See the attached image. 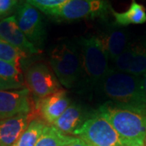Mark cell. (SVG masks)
Masks as SVG:
<instances>
[{
    "label": "cell",
    "mask_w": 146,
    "mask_h": 146,
    "mask_svg": "<svg viewBox=\"0 0 146 146\" xmlns=\"http://www.w3.org/2000/svg\"><path fill=\"white\" fill-rule=\"evenodd\" d=\"M25 81L21 68L0 60V90L25 89Z\"/></svg>",
    "instance_id": "15"
},
{
    "label": "cell",
    "mask_w": 146,
    "mask_h": 146,
    "mask_svg": "<svg viewBox=\"0 0 146 146\" xmlns=\"http://www.w3.org/2000/svg\"><path fill=\"white\" fill-rule=\"evenodd\" d=\"M127 73L143 76L146 73V40L138 42L137 50Z\"/></svg>",
    "instance_id": "21"
},
{
    "label": "cell",
    "mask_w": 146,
    "mask_h": 146,
    "mask_svg": "<svg viewBox=\"0 0 146 146\" xmlns=\"http://www.w3.org/2000/svg\"><path fill=\"white\" fill-rule=\"evenodd\" d=\"M111 14L115 17V24L119 26H126L128 25H139L146 22V11L145 7L132 0L130 7L123 12H116L114 9Z\"/></svg>",
    "instance_id": "16"
},
{
    "label": "cell",
    "mask_w": 146,
    "mask_h": 146,
    "mask_svg": "<svg viewBox=\"0 0 146 146\" xmlns=\"http://www.w3.org/2000/svg\"><path fill=\"white\" fill-rule=\"evenodd\" d=\"M75 139L76 137L62 133L54 126L47 125L43 129L35 146H66Z\"/></svg>",
    "instance_id": "17"
},
{
    "label": "cell",
    "mask_w": 146,
    "mask_h": 146,
    "mask_svg": "<svg viewBox=\"0 0 146 146\" xmlns=\"http://www.w3.org/2000/svg\"><path fill=\"white\" fill-rule=\"evenodd\" d=\"M25 81L33 100L45 98L61 89L54 72L43 63L33 64L28 68Z\"/></svg>",
    "instance_id": "8"
},
{
    "label": "cell",
    "mask_w": 146,
    "mask_h": 146,
    "mask_svg": "<svg viewBox=\"0 0 146 146\" xmlns=\"http://www.w3.org/2000/svg\"><path fill=\"white\" fill-rule=\"evenodd\" d=\"M97 90L115 104L146 109L143 76L120 72L110 68Z\"/></svg>",
    "instance_id": "2"
},
{
    "label": "cell",
    "mask_w": 146,
    "mask_h": 146,
    "mask_svg": "<svg viewBox=\"0 0 146 146\" xmlns=\"http://www.w3.org/2000/svg\"><path fill=\"white\" fill-rule=\"evenodd\" d=\"M21 31L36 47H41L46 38V31L42 15L30 3H21L17 7L15 15Z\"/></svg>",
    "instance_id": "7"
},
{
    "label": "cell",
    "mask_w": 146,
    "mask_h": 146,
    "mask_svg": "<svg viewBox=\"0 0 146 146\" xmlns=\"http://www.w3.org/2000/svg\"><path fill=\"white\" fill-rule=\"evenodd\" d=\"M112 9L108 0H68L46 15L63 22L98 18L106 20Z\"/></svg>",
    "instance_id": "5"
},
{
    "label": "cell",
    "mask_w": 146,
    "mask_h": 146,
    "mask_svg": "<svg viewBox=\"0 0 146 146\" xmlns=\"http://www.w3.org/2000/svg\"><path fill=\"white\" fill-rule=\"evenodd\" d=\"M50 68L59 83L72 89L82 83V65L78 46L71 42H62L49 54Z\"/></svg>",
    "instance_id": "4"
},
{
    "label": "cell",
    "mask_w": 146,
    "mask_h": 146,
    "mask_svg": "<svg viewBox=\"0 0 146 146\" xmlns=\"http://www.w3.org/2000/svg\"><path fill=\"white\" fill-rule=\"evenodd\" d=\"M36 118L34 111L19 114L0 121V146H13L32 120Z\"/></svg>",
    "instance_id": "13"
},
{
    "label": "cell",
    "mask_w": 146,
    "mask_h": 146,
    "mask_svg": "<svg viewBox=\"0 0 146 146\" xmlns=\"http://www.w3.org/2000/svg\"><path fill=\"white\" fill-rule=\"evenodd\" d=\"M66 146H91L90 145H89L88 143H86L85 141H83L82 139H80V138H76V139H75V141H72L71 144H69L68 145Z\"/></svg>",
    "instance_id": "24"
},
{
    "label": "cell",
    "mask_w": 146,
    "mask_h": 146,
    "mask_svg": "<svg viewBox=\"0 0 146 146\" xmlns=\"http://www.w3.org/2000/svg\"><path fill=\"white\" fill-rule=\"evenodd\" d=\"M145 145H146V137H145Z\"/></svg>",
    "instance_id": "26"
},
{
    "label": "cell",
    "mask_w": 146,
    "mask_h": 146,
    "mask_svg": "<svg viewBox=\"0 0 146 146\" xmlns=\"http://www.w3.org/2000/svg\"><path fill=\"white\" fill-rule=\"evenodd\" d=\"M0 39L21 49L28 54H35L41 52L21 31L15 16H8L0 21Z\"/></svg>",
    "instance_id": "12"
},
{
    "label": "cell",
    "mask_w": 146,
    "mask_h": 146,
    "mask_svg": "<svg viewBox=\"0 0 146 146\" xmlns=\"http://www.w3.org/2000/svg\"><path fill=\"white\" fill-rule=\"evenodd\" d=\"M91 146H123L115 128L97 111L74 133Z\"/></svg>",
    "instance_id": "6"
},
{
    "label": "cell",
    "mask_w": 146,
    "mask_h": 146,
    "mask_svg": "<svg viewBox=\"0 0 146 146\" xmlns=\"http://www.w3.org/2000/svg\"><path fill=\"white\" fill-rule=\"evenodd\" d=\"M82 65V84L98 88L109 72V57L97 36L82 37L78 42Z\"/></svg>",
    "instance_id": "3"
},
{
    "label": "cell",
    "mask_w": 146,
    "mask_h": 146,
    "mask_svg": "<svg viewBox=\"0 0 146 146\" xmlns=\"http://www.w3.org/2000/svg\"><path fill=\"white\" fill-rule=\"evenodd\" d=\"M28 57V54L11 44L0 39V60L21 68V61Z\"/></svg>",
    "instance_id": "19"
},
{
    "label": "cell",
    "mask_w": 146,
    "mask_h": 146,
    "mask_svg": "<svg viewBox=\"0 0 146 146\" xmlns=\"http://www.w3.org/2000/svg\"><path fill=\"white\" fill-rule=\"evenodd\" d=\"M70 98L64 89H60L45 98L34 100L33 111L36 118L52 126L70 106Z\"/></svg>",
    "instance_id": "10"
},
{
    "label": "cell",
    "mask_w": 146,
    "mask_h": 146,
    "mask_svg": "<svg viewBox=\"0 0 146 146\" xmlns=\"http://www.w3.org/2000/svg\"><path fill=\"white\" fill-rule=\"evenodd\" d=\"M19 0H0V18H5L18 7Z\"/></svg>",
    "instance_id": "23"
},
{
    "label": "cell",
    "mask_w": 146,
    "mask_h": 146,
    "mask_svg": "<svg viewBox=\"0 0 146 146\" xmlns=\"http://www.w3.org/2000/svg\"><path fill=\"white\" fill-rule=\"evenodd\" d=\"M97 112L116 131L123 146H144L146 137V109L107 102Z\"/></svg>",
    "instance_id": "1"
},
{
    "label": "cell",
    "mask_w": 146,
    "mask_h": 146,
    "mask_svg": "<svg viewBox=\"0 0 146 146\" xmlns=\"http://www.w3.org/2000/svg\"><path fill=\"white\" fill-rule=\"evenodd\" d=\"M143 84H144V89L146 94V73L143 76Z\"/></svg>",
    "instance_id": "25"
},
{
    "label": "cell",
    "mask_w": 146,
    "mask_h": 146,
    "mask_svg": "<svg viewBox=\"0 0 146 146\" xmlns=\"http://www.w3.org/2000/svg\"><path fill=\"white\" fill-rule=\"evenodd\" d=\"M29 90H0V121L19 114H29L34 109Z\"/></svg>",
    "instance_id": "9"
},
{
    "label": "cell",
    "mask_w": 146,
    "mask_h": 146,
    "mask_svg": "<svg viewBox=\"0 0 146 146\" xmlns=\"http://www.w3.org/2000/svg\"><path fill=\"white\" fill-rule=\"evenodd\" d=\"M98 37L112 62L123 52L131 42L128 32L116 24L106 27Z\"/></svg>",
    "instance_id": "11"
},
{
    "label": "cell",
    "mask_w": 146,
    "mask_h": 146,
    "mask_svg": "<svg viewBox=\"0 0 146 146\" xmlns=\"http://www.w3.org/2000/svg\"><path fill=\"white\" fill-rule=\"evenodd\" d=\"M91 116L92 115L89 114L81 105L73 103L68 106L52 126L65 135H74Z\"/></svg>",
    "instance_id": "14"
},
{
    "label": "cell",
    "mask_w": 146,
    "mask_h": 146,
    "mask_svg": "<svg viewBox=\"0 0 146 146\" xmlns=\"http://www.w3.org/2000/svg\"><path fill=\"white\" fill-rule=\"evenodd\" d=\"M27 3L35 7L42 12L46 14L67 3L68 0H25Z\"/></svg>",
    "instance_id": "22"
},
{
    "label": "cell",
    "mask_w": 146,
    "mask_h": 146,
    "mask_svg": "<svg viewBox=\"0 0 146 146\" xmlns=\"http://www.w3.org/2000/svg\"><path fill=\"white\" fill-rule=\"evenodd\" d=\"M137 44L138 42H131L129 45L123 50V52H122L119 56L115 58L113 61L114 68H112L114 70L120 72L127 73L131 64L132 63V60L136 55Z\"/></svg>",
    "instance_id": "20"
},
{
    "label": "cell",
    "mask_w": 146,
    "mask_h": 146,
    "mask_svg": "<svg viewBox=\"0 0 146 146\" xmlns=\"http://www.w3.org/2000/svg\"><path fill=\"white\" fill-rule=\"evenodd\" d=\"M46 126L41 119H33L13 146H35Z\"/></svg>",
    "instance_id": "18"
}]
</instances>
